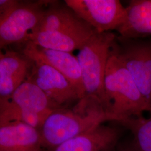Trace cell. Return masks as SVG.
I'll use <instances>...</instances> for the list:
<instances>
[{"instance_id":"1","label":"cell","mask_w":151,"mask_h":151,"mask_svg":"<svg viewBox=\"0 0 151 151\" xmlns=\"http://www.w3.org/2000/svg\"><path fill=\"white\" fill-rule=\"evenodd\" d=\"M106 122L115 119L98 99L85 96L74 106L57 109L47 118L40 129L44 148L52 150Z\"/></svg>"},{"instance_id":"2","label":"cell","mask_w":151,"mask_h":151,"mask_svg":"<svg viewBox=\"0 0 151 151\" xmlns=\"http://www.w3.org/2000/svg\"><path fill=\"white\" fill-rule=\"evenodd\" d=\"M104 87L105 109L114 118L115 122L140 116L147 111L135 82L113 48L106 68Z\"/></svg>"},{"instance_id":"3","label":"cell","mask_w":151,"mask_h":151,"mask_svg":"<svg viewBox=\"0 0 151 151\" xmlns=\"http://www.w3.org/2000/svg\"><path fill=\"white\" fill-rule=\"evenodd\" d=\"M57 109L39 87L26 80L10 97L0 99V127L22 122L40 130L47 118Z\"/></svg>"},{"instance_id":"4","label":"cell","mask_w":151,"mask_h":151,"mask_svg":"<svg viewBox=\"0 0 151 151\" xmlns=\"http://www.w3.org/2000/svg\"><path fill=\"white\" fill-rule=\"evenodd\" d=\"M117 36L113 32H96L78 50L77 56L86 96L98 99L105 109L104 77L109 55Z\"/></svg>"},{"instance_id":"5","label":"cell","mask_w":151,"mask_h":151,"mask_svg":"<svg viewBox=\"0 0 151 151\" xmlns=\"http://www.w3.org/2000/svg\"><path fill=\"white\" fill-rule=\"evenodd\" d=\"M114 51L132 76L151 114V38L117 36Z\"/></svg>"},{"instance_id":"6","label":"cell","mask_w":151,"mask_h":151,"mask_svg":"<svg viewBox=\"0 0 151 151\" xmlns=\"http://www.w3.org/2000/svg\"><path fill=\"white\" fill-rule=\"evenodd\" d=\"M51 1H20L16 9L0 22V48L24 45L37 27Z\"/></svg>"},{"instance_id":"7","label":"cell","mask_w":151,"mask_h":151,"mask_svg":"<svg viewBox=\"0 0 151 151\" xmlns=\"http://www.w3.org/2000/svg\"><path fill=\"white\" fill-rule=\"evenodd\" d=\"M65 3L97 32L118 31L127 19L119 0H65Z\"/></svg>"},{"instance_id":"8","label":"cell","mask_w":151,"mask_h":151,"mask_svg":"<svg viewBox=\"0 0 151 151\" xmlns=\"http://www.w3.org/2000/svg\"><path fill=\"white\" fill-rule=\"evenodd\" d=\"M27 80L39 87L58 109L68 108L81 99L76 89L64 76L41 62L32 60Z\"/></svg>"},{"instance_id":"9","label":"cell","mask_w":151,"mask_h":151,"mask_svg":"<svg viewBox=\"0 0 151 151\" xmlns=\"http://www.w3.org/2000/svg\"><path fill=\"white\" fill-rule=\"evenodd\" d=\"M22 53L32 60L50 65L70 82L80 99L86 96L79 62L71 53L43 48L29 41L23 45Z\"/></svg>"},{"instance_id":"10","label":"cell","mask_w":151,"mask_h":151,"mask_svg":"<svg viewBox=\"0 0 151 151\" xmlns=\"http://www.w3.org/2000/svg\"><path fill=\"white\" fill-rule=\"evenodd\" d=\"M121 135L119 128L100 124L48 151H115Z\"/></svg>"},{"instance_id":"11","label":"cell","mask_w":151,"mask_h":151,"mask_svg":"<svg viewBox=\"0 0 151 151\" xmlns=\"http://www.w3.org/2000/svg\"><path fill=\"white\" fill-rule=\"evenodd\" d=\"M45 30L70 33L97 32L66 4L64 5L55 1H51L41 20L31 33Z\"/></svg>"},{"instance_id":"12","label":"cell","mask_w":151,"mask_h":151,"mask_svg":"<svg viewBox=\"0 0 151 151\" xmlns=\"http://www.w3.org/2000/svg\"><path fill=\"white\" fill-rule=\"evenodd\" d=\"M32 60L16 51L0 53V99L10 97L27 80Z\"/></svg>"},{"instance_id":"13","label":"cell","mask_w":151,"mask_h":151,"mask_svg":"<svg viewBox=\"0 0 151 151\" xmlns=\"http://www.w3.org/2000/svg\"><path fill=\"white\" fill-rule=\"evenodd\" d=\"M40 130L22 122L0 127V151H44Z\"/></svg>"},{"instance_id":"14","label":"cell","mask_w":151,"mask_h":151,"mask_svg":"<svg viewBox=\"0 0 151 151\" xmlns=\"http://www.w3.org/2000/svg\"><path fill=\"white\" fill-rule=\"evenodd\" d=\"M127 19L117 32L128 39L151 37V0H132L126 7Z\"/></svg>"},{"instance_id":"15","label":"cell","mask_w":151,"mask_h":151,"mask_svg":"<svg viewBox=\"0 0 151 151\" xmlns=\"http://www.w3.org/2000/svg\"><path fill=\"white\" fill-rule=\"evenodd\" d=\"M95 32L70 33L45 30L31 33L29 41L43 48L71 53L81 48Z\"/></svg>"},{"instance_id":"16","label":"cell","mask_w":151,"mask_h":151,"mask_svg":"<svg viewBox=\"0 0 151 151\" xmlns=\"http://www.w3.org/2000/svg\"><path fill=\"white\" fill-rule=\"evenodd\" d=\"M118 123L132 133L133 143L138 151H151V114L148 118L130 117Z\"/></svg>"},{"instance_id":"17","label":"cell","mask_w":151,"mask_h":151,"mask_svg":"<svg viewBox=\"0 0 151 151\" xmlns=\"http://www.w3.org/2000/svg\"><path fill=\"white\" fill-rule=\"evenodd\" d=\"M20 1L0 0V22L9 16L18 6Z\"/></svg>"},{"instance_id":"18","label":"cell","mask_w":151,"mask_h":151,"mask_svg":"<svg viewBox=\"0 0 151 151\" xmlns=\"http://www.w3.org/2000/svg\"><path fill=\"white\" fill-rule=\"evenodd\" d=\"M115 151H139L132 142L131 144L123 146H118Z\"/></svg>"}]
</instances>
